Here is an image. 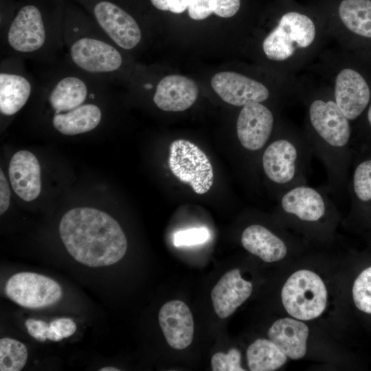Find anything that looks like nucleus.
I'll return each mask as SVG.
<instances>
[{
    "label": "nucleus",
    "instance_id": "obj_1",
    "mask_svg": "<svg viewBox=\"0 0 371 371\" xmlns=\"http://www.w3.org/2000/svg\"><path fill=\"white\" fill-rule=\"evenodd\" d=\"M65 0H1V57L41 66L63 59Z\"/></svg>",
    "mask_w": 371,
    "mask_h": 371
},
{
    "label": "nucleus",
    "instance_id": "obj_2",
    "mask_svg": "<svg viewBox=\"0 0 371 371\" xmlns=\"http://www.w3.org/2000/svg\"><path fill=\"white\" fill-rule=\"evenodd\" d=\"M270 28L262 37L261 52L274 72L296 74L317 58L330 38L325 21L313 3L277 0Z\"/></svg>",
    "mask_w": 371,
    "mask_h": 371
},
{
    "label": "nucleus",
    "instance_id": "obj_3",
    "mask_svg": "<svg viewBox=\"0 0 371 371\" xmlns=\"http://www.w3.org/2000/svg\"><path fill=\"white\" fill-rule=\"evenodd\" d=\"M301 80L300 99L305 106L303 132L325 166L328 192L339 196L345 188L350 159L352 123L337 105L329 86Z\"/></svg>",
    "mask_w": 371,
    "mask_h": 371
},
{
    "label": "nucleus",
    "instance_id": "obj_4",
    "mask_svg": "<svg viewBox=\"0 0 371 371\" xmlns=\"http://www.w3.org/2000/svg\"><path fill=\"white\" fill-rule=\"evenodd\" d=\"M63 45V59L88 76L113 84L125 73L124 51L70 0H65Z\"/></svg>",
    "mask_w": 371,
    "mask_h": 371
},
{
    "label": "nucleus",
    "instance_id": "obj_5",
    "mask_svg": "<svg viewBox=\"0 0 371 371\" xmlns=\"http://www.w3.org/2000/svg\"><path fill=\"white\" fill-rule=\"evenodd\" d=\"M59 234L69 254L91 267L115 264L127 249V240L118 223L109 214L92 207H76L65 213Z\"/></svg>",
    "mask_w": 371,
    "mask_h": 371
},
{
    "label": "nucleus",
    "instance_id": "obj_6",
    "mask_svg": "<svg viewBox=\"0 0 371 371\" xmlns=\"http://www.w3.org/2000/svg\"><path fill=\"white\" fill-rule=\"evenodd\" d=\"M311 69L330 88L335 101L352 122L371 102V60L339 47L323 50Z\"/></svg>",
    "mask_w": 371,
    "mask_h": 371
},
{
    "label": "nucleus",
    "instance_id": "obj_7",
    "mask_svg": "<svg viewBox=\"0 0 371 371\" xmlns=\"http://www.w3.org/2000/svg\"><path fill=\"white\" fill-rule=\"evenodd\" d=\"M313 154L303 131L280 118L261 156L264 175L278 199L288 190L306 184Z\"/></svg>",
    "mask_w": 371,
    "mask_h": 371
},
{
    "label": "nucleus",
    "instance_id": "obj_8",
    "mask_svg": "<svg viewBox=\"0 0 371 371\" xmlns=\"http://www.w3.org/2000/svg\"><path fill=\"white\" fill-rule=\"evenodd\" d=\"M330 38L339 47L371 60V0H315Z\"/></svg>",
    "mask_w": 371,
    "mask_h": 371
},
{
    "label": "nucleus",
    "instance_id": "obj_9",
    "mask_svg": "<svg viewBox=\"0 0 371 371\" xmlns=\"http://www.w3.org/2000/svg\"><path fill=\"white\" fill-rule=\"evenodd\" d=\"M79 5L106 35L124 52L142 43V30L137 19L120 0H70Z\"/></svg>",
    "mask_w": 371,
    "mask_h": 371
},
{
    "label": "nucleus",
    "instance_id": "obj_10",
    "mask_svg": "<svg viewBox=\"0 0 371 371\" xmlns=\"http://www.w3.org/2000/svg\"><path fill=\"white\" fill-rule=\"evenodd\" d=\"M282 301L288 313L300 320L319 316L324 311L327 291L318 275L308 270L292 274L282 290Z\"/></svg>",
    "mask_w": 371,
    "mask_h": 371
},
{
    "label": "nucleus",
    "instance_id": "obj_11",
    "mask_svg": "<svg viewBox=\"0 0 371 371\" xmlns=\"http://www.w3.org/2000/svg\"><path fill=\"white\" fill-rule=\"evenodd\" d=\"M327 188L306 184L295 186L278 199V210L285 218L314 225L335 214L334 202Z\"/></svg>",
    "mask_w": 371,
    "mask_h": 371
},
{
    "label": "nucleus",
    "instance_id": "obj_12",
    "mask_svg": "<svg viewBox=\"0 0 371 371\" xmlns=\"http://www.w3.org/2000/svg\"><path fill=\"white\" fill-rule=\"evenodd\" d=\"M168 164L173 175L190 185L198 194L208 192L213 184L210 161L203 150L188 140L180 139L170 144Z\"/></svg>",
    "mask_w": 371,
    "mask_h": 371
},
{
    "label": "nucleus",
    "instance_id": "obj_13",
    "mask_svg": "<svg viewBox=\"0 0 371 371\" xmlns=\"http://www.w3.org/2000/svg\"><path fill=\"white\" fill-rule=\"evenodd\" d=\"M25 60L1 57L0 112L3 117H12L19 112L33 97L37 80L27 69Z\"/></svg>",
    "mask_w": 371,
    "mask_h": 371
},
{
    "label": "nucleus",
    "instance_id": "obj_14",
    "mask_svg": "<svg viewBox=\"0 0 371 371\" xmlns=\"http://www.w3.org/2000/svg\"><path fill=\"white\" fill-rule=\"evenodd\" d=\"M283 104L269 106L265 103L243 106L236 120V135L245 150L257 153L265 149L280 120L279 110Z\"/></svg>",
    "mask_w": 371,
    "mask_h": 371
},
{
    "label": "nucleus",
    "instance_id": "obj_15",
    "mask_svg": "<svg viewBox=\"0 0 371 371\" xmlns=\"http://www.w3.org/2000/svg\"><path fill=\"white\" fill-rule=\"evenodd\" d=\"M6 295L28 308H44L58 302L62 288L54 280L33 272H20L11 276L5 286Z\"/></svg>",
    "mask_w": 371,
    "mask_h": 371
},
{
    "label": "nucleus",
    "instance_id": "obj_16",
    "mask_svg": "<svg viewBox=\"0 0 371 371\" xmlns=\"http://www.w3.org/2000/svg\"><path fill=\"white\" fill-rule=\"evenodd\" d=\"M109 85L84 104L70 111L51 115V126L58 133L74 136L89 133L97 128L104 117L103 104L111 98Z\"/></svg>",
    "mask_w": 371,
    "mask_h": 371
},
{
    "label": "nucleus",
    "instance_id": "obj_17",
    "mask_svg": "<svg viewBox=\"0 0 371 371\" xmlns=\"http://www.w3.org/2000/svg\"><path fill=\"white\" fill-rule=\"evenodd\" d=\"M158 319L170 347L182 350L190 345L194 337V320L185 302L177 300L166 302L160 308Z\"/></svg>",
    "mask_w": 371,
    "mask_h": 371
},
{
    "label": "nucleus",
    "instance_id": "obj_18",
    "mask_svg": "<svg viewBox=\"0 0 371 371\" xmlns=\"http://www.w3.org/2000/svg\"><path fill=\"white\" fill-rule=\"evenodd\" d=\"M199 93L196 84L179 75L163 78L157 85L153 97L155 104L165 111L178 112L190 108Z\"/></svg>",
    "mask_w": 371,
    "mask_h": 371
},
{
    "label": "nucleus",
    "instance_id": "obj_19",
    "mask_svg": "<svg viewBox=\"0 0 371 371\" xmlns=\"http://www.w3.org/2000/svg\"><path fill=\"white\" fill-rule=\"evenodd\" d=\"M252 292V284L240 276L238 269L225 273L212 290L211 299L216 315L222 319L230 316Z\"/></svg>",
    "mask_w": 371,
    "mask_h": 371
},
{
    "label": "nucleus",
    "instance_id": "obj_20",
    "mask_svg": "<svg viewBox=\"0 0 371 371\" xmlns=\"http://www.w3.org/2000/svg\"><path fill=\"white\" fill-rule=\"evenodd\" d=\"M8 173L12 188L21 199L31 201L38 196L41 167L33 153L27 150L16 152L10 161Z\"/></svg>",
    "mask_w": 371,
    "mask_h": 371
},
{
    "label": "nucleus",
    "instance_id": "obj_21",
    "mask_svg": "<svg viewBox=\"0 0 371 371\" xmlns=\"http://www.w3.org/2000/svg\"><path fill=\"white\" fill-rule=\"evenodd\" d=\"M240 240L247 251L266 262L280 260L287 254L285 241L262 225L252 224L247 227Z\"/></svg>",
    "mask_w": 371,
    "mask_h": 371
},
{
    "label": "nucleus",
    "instance_id": "obj_22",
    "mask_svg": "<svg viewBox=\"0 0 371 371\" xmlns=\"http://www.w3.org/2000/svg\"><path fill=\"white\" fill-rule=\"evenodd\" d=\"M308 335V328L304 323L291 318L278 319L268 331L269 339L293 359L305 355Z\"/></svg>",
    "mask_w": 371,
    "mask_h": 371
},
{
    "label": "nucleus",
    "instance_id": "obj_23",
    "mask_svg": "<svg viewBox=\"0 0 371 371\" xmlns=\"http://www.w3.org/2000/svg\"><path fill=\"white\" fill-rule=\"evenodd\" d=\"M287 357L270 339H258L247 350L248 366L251 371H272L282 366Z\"/></svg>",
    "mask_w": 371,
    "mask_h": 371
},
{
    "label": "nucleus",
    "instance_id": "obj_24",
    "mask_svg": "<svg viewBox=\"0 0 371 371\" xmlns=\"http://www.w3.org/2000/svg\"><path fill=\"white\" fill-rule=\"evenodd\" d=\"M27 359V350L21 341L4 337L0 339V370L20 371Z\"/></svg>",
    "mask_w": 371,
    "mask_h": 371
},
{
    "label": "nucleus",
    "instance_id": "obj_25",
    "mask_svg": "<svg viewBox=\"0 0 371 371\" xmlns=\"http://www.w3.org/2000/svg\"><path fill=\"white\" fill-rule=\"evenodd\" d=\"M350 188L352 203H371V157L363 159L356 165L350 181Z\"/></svg>",
    "mask_w": 371,
    "mask_h": 371
},
{
    "label": "nucleus",
    "instance_id": "obj_26",
    "mask_svg": "<svg viewBox=\"0 0 371 371\" xmlns=\"http://www.w3.org/2000/svg\"><path fill=\"white\" fill-rule=\"evenodd\" d=\"M352 296L358 309L371 314V267L363 271L355 280Z\"/></svg>",
    "mask_w": 371,
    "mask_h": 371
},
{
    "label": "nucleus",
    "instance_id": "obj_27",
    "mask_svg": "<svg viewBox=\"0 0 371 371\" xmlns=\"http://www.w3.org/2000/svg\"><path fill=\"white\" fill-rule=\"evenodd\" d=\"M241 355L236 348H231L227 353H215L211 359L214 371H244L240 366Z\"/></svg>",
    "mask_w": 371,
    "mask_h": 371
},
{
    "label": "nucleus",
    "instance_id": "obj_28",
    "mask_svg": "<svg viewBox=\"0 0 371 371\" xmlns=\"http://www.w3.org/2000/svg\"><path fill=\"white\" fill-rule=\"evenodd\" d=\"M76 324L71 318H58L52 320L47 328V338L51 341H60L74 334Z\"/></svg>",
    "mask_w": 371,
    "mask_h": 371
},
{
    "label": "nucleus",
    "instance_id": "obj_29",
    "mask_svg": "<svg viewBox=\"0 0 371 371\" xmlns=\"http://www.w3.org/2000/svg\"><path fill=\"white\" fill-rule=\"evenodd\" d=\"M210 233L205 227L192 228L179 231L174 235L173 243L176 247L190 246L206 242Z\"/></svg>",
    "mask_w": 371,
    "mask_h": 371
},
{
    "label": "nucleus",
    "instance_id": "obj_30",
    "mask_svg": "<svg viewBox=\"0 0 371 371\" xmlns=\"http://www.w3.org/2000/svg\"><path fill=\"white\" fill-rule=\"evenodd\" d=\"M240 8L241 0H212L213 13L221 17H232Z\"/></svg>",
    "mask_w": 371,
    "mask_h": 371
},
{
    "label": "nucleus",
    "instance_id": "obj_31",
    "mask_svg": "<svg viewBox=\"0 0 371 371\" xmlns=\"http://www.w3.org/2000/svg\"><path fill=\"white\" fill-rule=\"evenodd\" d=\"M188 14L194 20H202L213 13L212 0H190Z\"/></svg>",
    "mask_w": 371,
    "mask_h": 371
},
{
    "label": "nucleus",
    "instance_id": "obj_32",
    "mask_svg": "<svg viewBox=\"0 0 371 371\" xmlns=\"http://www.w3.org/2000/svg\"><path fill=\"white\" fill-rule=\"evenodd\" d=\"M25 325L29 335L39 341H45L47 338L48 324L41 319H28Z\"/></svg>",
    "mask_w": 371,
    "mask_h": 371
},
{
    "label": "nucleus",
    "instance_id": "obj_33",
    "mask_svg": "<svg viewBox=\"0 0 371 371\" xmlns=\"http://www.w3.org/2000/svg\"><path fill=\"white\" fill-rule=\"evenodd\" d=\"M10 199V190L7 179L0 170V214H3L9 207Z\"/></svg>",
    "mask_w": 371,
    "mask_h": 371
},
{
    "label": "nucleus",
    "instance_id": "obj_34",
    "mask_svg": "<svg viewBox=\"0 0 371 371\" xmlns=\"http://www.w3.org/2000/svg\"><path fill=\"white\" fill-rule=\"evenodd\" d=\"M190 0H168L169 11L179 14L188 9Z\"/></svg>",
    "mask_w": 371,
    "mask_h": 371
},
{
    "label": "nucleus",
    "instance_id": "obj_35",
    "mask_svg": "<svg viewBox=\"0 0 371 371\" xmlns=\"http://www.w3.org/2000/svg\"><path fill=\"white\" fill-rule=\"evenodd\" d=\"M358 122L361 123V128L371 137V102Z\"/></svg>",
    "mask_w": 371,
    "mask_h": 371
},
{
    "label": "nucleus",
    "instance_id": "obj_36",
    "mask_svg": "<svg viewBox=\"0 0 371 371\" xmlns=\"http://www.w3.org/2000/svg\"><path fill=\"white\" fill-rule=\"evenodd\" d=\"M149 1L155 8L159 10H169L168 0H149Z\"/></svg>",
    "mask_w": 371,
    "mask_h": 371
},
{
    "label": "nucleus",
    "instance_id": "obj_37",
    "mask_svg": "<svg viewBox=\"0 0 371 371\" xmlns=\"http://www.w3.org/2000/svg\"><path fill=\"white\" fill-rule=\"evenodd\" d=\"M100 371H120V370L111 366L104 367L99 370Z\"/></svg>",
    "mask_w": 371,
    "mask_h": 371
}]
</instances>
